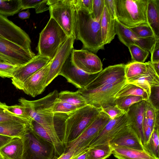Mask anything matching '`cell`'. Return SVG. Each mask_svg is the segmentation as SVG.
I'll list each match as a JSON object with an SVG mask.
<instances>
[{"label": "cell", "instance_id": "6da1fadb", "mask_svg": "<svg viewBox=\"0 0 159 159\" xmlns=\"http://www.w3.org/2000/svg\"><path fill=\"white\" fill-rule=\"evenodd\" d=\"M76 39L83 44V49L96 54L104 49L100 26V20H95L83 8L75 6Z\"/></svg>", "mask_w": 159, "mask_h": 159}, {"label": "cell", "instance_id": "7a4b0ae2", "mask_svg": "<svg viewBox=\"0 0 159 159\" xmlns=\"http://www.w3.org/2000/svg\"><path fill=\"white\" fill-rule=\"evenodd\" d=\"M58 95V91L55 90L36 100L29 101L21 98L18 101L19 104L25 107L32 120L43 126H53L66 121L69 115L52 112L53 105Z\"/></svg>", "mask_w": 159, "mask_h": 159}, {"label": "cell", "instance_id": "3957f363", "mask_svg": "<svg viewBox=\"0 0 159 159\" xmlns=\"http://www.w3.org/2000/svg\"><path fill=\"white\" fill-rule=\"evenodd\" d=\"M114 1L116 19L123 25L131 28L148 25L147 18L148 0Z\"/></svg>", "mask_w": 159, "mask_h": 159}, {"label": "cell", "instance_id": "277c9868", "mask_svg": "<svg viewBox=\"0 0 159 159\" xmlns=\"http://www.w3.org/2000/svg\"><path fill=\"white\" fill-rule=\"evenodd\" d=\"M101 111L89 105L70 114L65 122L62 142L64 146L77 138L93 122Z\"/></svg>", "mask_w": 159, "mask_h": 159}, {"label": "cell", "instance_id": "5b68a950", "mask_svg": "<svg viewBox=\"0 0 159 159\" xmlns=\"http://www.w3.org/2000/svg\"><path fill=\"white\" fill-rule=\"evenodd\" d=\"M68 37L55 20L50 17L39 34L38 54L52 60Z\"/></svg>", "mask_w": 159, "mask_h": 159}, {"label": "cell", "instance_id": "8992f818", "mask_svg": "<svg viewBox=\"0 0 159 159\" xmlns=\"http://www.w3.org/2000/svg\"><path fill=\"white\" fill-rule=\"evenodd\" d=\"M50 17L68 36L76 39V9L74 0H48Z\"/></svg>", "mask_w": 159, "mask_h": 159}, {"label": "cell", "instance_id": "52a82bcc", "mask_svg": "<svg viewBox=\"0 0 159 159\" xmlns=\"http://www.w3.org/2000/svg\"><path fill=\"white\" fill-rule=\"evenodd\" d=\"M21 138L23 145L22 159H54L55 157L53 144L37 135L30 126Z\"/></svg>", "mask_w": 159, "mask_h": 159}, {"label": "cell", "instance_id": "ba28073f", "mask_svg": "<svg viewBox=\"0 0 159 159\" xmlns=\"http://www.w3.org/2000/svg\"><path fill=\"white\" fill-rule=\"evenodd\" d=\"M127 83L126 80L93 89H79L77 91L84 97L88 105L101 108L116 104L115 95Z\"/></svg>", "mask_w": 159, "mask_h": 159}, {"label": "cell", "instance_id": "9c48e42d", "mask_svg": "<svg viewBox=\"0 0 159 159\" xmlns=\"http://www.w3.org/2000/svg\"><path fill=\"white\" fill-rule=\"evenodd\" d=\"M111 119L107 114L101 111L93 122L77 138L66 144L65 146L64 152L74 150L75 155H78L87 150L93 139Z\"/></svg>", "mask_w": 159, "mask_h": 159}, {"label": "cell", "instance_id": "30bf717a", "mask_svg": "<svg viewBox=\"0 0 159 159\" xmlns=\"http://www.w3.org/2000/svg\"><path fill=\"white\" fill-rule=\"evenodd\" d=\"M0 56L9 63L19 66L30 61L36 55L32 50L27 49L8 40L0 39Z\"/></svg>", "mask_w": 159, "mask_h": 159}, {"label": "cell", "instance_id": "8fae6325", "mask_svg": "<svg viewBox=\"0 0 159 159\" xmlns=\"http://www.w3.org/2000/svg\"><path fill=\"white\" fill-rule=\"evenodd\" d=\"M0 39L8 40L31 50V40L29 35L7 17L0 15Z\"/></svg>", "mask_w": 159, "mask_h": 159}, {"label": "cell", "instance_id": "7c38bea8", "mask_svg": "<svg viewBox=\"0 0 159 159\" xmlns=\"http://www.w3.org/2000/svg\"><path fill=\"white\" fill-rule=\"evenodd\" d=\"M51 60L48 57L38 54L28 62L17 67L11 78L12 84L16 89L22 90L26 80L48 64Z\"/></svg>", "mask_w": 159, "mask_h": 159}, {"label": "cell", "instance_id": "4fadbf2b", "mask_svg": "<svg viewBox=\"0 0 159 159\" xmlns=\"http://www.w3.org/2000/svg\"><path fill=\"white\" fill-rule=\"evenodd\" d=\"M72 61L75 66L90 74L98 73L102 70L100 59L95 54L84 49L74 48L71 53Z\"/></svg>", "mask_w": 159, "mask_h": 159}, {"label": "cell", "instance_id": "5bb4252c", "mask_svg": "<svg viewBox=\"0 0 159 159\" xmlns=\"http://www.w3.org/2000/svg\"><path fill=\"white\" fill-rule=\"evenodd\" d=\"M129 124L127 113L114 119H111L93 139L89 148L99 145L109 144L118 133Z\"/></svg>", "mask_w": 159, "mask_h": 159}, {"label": "cell", "instance_id": "9a60e30c", "mask_svg": "<svg viewBox=\"0 0 159 159\" xmlns=\"http://www.w3.org/2000/svg\"><path fill=\"white\" fill-rule=\"evenodd\" d=\"M125 64H120L109 66L99 72L85 88V89H95L105 85L126 80Z\"/></svg>", "mask_w": 159, "mask_h": 159}, {"label": "cell", "instance_id": "2e32d148", "mask_svg": "<svg viewBox=\"0 0 159 159\" xmlns=\"http://www.w3.org/2000/svg\"><path fill=\"white\" fill-rule=\"evenodd\" d=\"M98 73H88L77 68L72 61L70 53L63 64L59 75L65 77L68 82L79 89L85 88Z\"/></svg>", "mask_w": 159, "mask_h": 159}, {"label": "cell", "instance_id": "e0dca14e", "mask_svg": "<svg viewBox=\"0 0 159 159\" xmlns=\"http://www.w3.org/2000/svg\"><path fill=\"white\" fill-rule=\"evenodd\" d=\"M116 34L120 41L127 47L135 44L150 52L159 37L144 38L139 37L130 28L126 27L115 19Z\"/></svg>", "mask_w": 159, "mask_h": 159}, {"label": "cell", "instance_id": "ac0fdd59", "mask_svg": "<svg viewBox=\"0 0 159 159\" xmlns=\"http://www.w3.org/2000/svg\"><path fill=\"white\" fill-rule=\"evenodd\" d=\"M75 40L73 36L68 37L51 60L45 82L46 87L59 75L63 64L74 48Z\"/></svg>", "mask_w": 159, "mask_h": 159}, {"label": "cell", "instance_id": "d6986e66", "mask_svg": "<svg viewBox=\"0 0 159 159\" xmlns=\"http://www.w3.org/2000/svg\"><path fill=\"white\" fill-rule=\"evenodd\" d=\"M109 144L112 148L122 147L145 150L140 139L130 124L123 129Z\"/></svg>", "mask_w": 159, "mask_h": 159}, {"label": "cell", "instance_id": "ffe728a7", "mask_svg": "<svg viewBox=\"0 0 159 159\" xmlns=\"http://www.w3.org/2000/svg\"><path fill=\"white\" fill-rule=\"evenodd\" d=\"M50 64V62L26 80L22 90L25 94L35 97L43 92Z\"/></svg>", "mask_w": 159, "mask_h": 159}, {"label": "cell", "instance_id": "44dd1931", "mask_svg": "<svg viewBox=\"0 0 159 159\" xmlns=\"http://www.w3.org/2000/svg\"><path fill=\"white\" fill-rule=\"evenodd\" d=\"M146 100H143L131 106L127 112L130 125L140 139L143 145L145 139L143 128Z\"/></svg>", "mask_w": 159, "mask_h": 159}, {"label": "cell", "instance_id": "7402d4cb", "mask_svg": "<svg viewBox=\"0 0 159 159\" xmlns=\"http://www.w3.org/2000/svg\"><path fill=\"white\" fill-rule=\"evenodd\" d=\"M128 83L135 84L145 91L149 97L151 88L159 87V75L156 72L150 61L147 62L145 72L135 78L127 80Z\"/></svg>", "mask_w": 159, "mask_h": 159}, {"label": "cell", "instance_id": "603a6c76", "mask_svg": "<svg viewBox=\"0 0 159 159\" xmlns=\"http://www.w3.org/2000/svg\"><path fill=\"white\" fill-rule=\"evenodd\" d=\"M102 41L105 45L110 43L116 35L115 19L110 15L105 6L100 20Z\"/></svg>", "mask_w": 159, "mask_h": 159}, {"label": "cell", "instance_id": "cb8c5ba5", "mask_svg": "<svg viewBox=\"0 0 159 159\" xmlns=\"http://www.w3.org/2000/svg\"><path fill=\"white\" fill-rule=\"evenodd\" d=\"M23 151L22 138L14 137L0 149V153L5 159H22Z\"/></svg>", "mask_w": 159, "mask_h": 159}, {"label": "cell", "instance_id": "d4e9b609", "mask_svg": "<svg viewBox=\"0 0 159 159\" xmlns=\"http://www.w3.org/2000/svg\"><path fill=\"white\" fill-rule=\"evenodd\" d=\"M30 126L15 121L0 122V135L21 138Z\"/></svg>", "mask_w": 159, "mask_h": 159}, {"label": "cell", "instance_id": "484cf974", "mask_svg": "<svg viewBox=\"0 0 159 159\" xmlns=\"http://www.w3.org/2000/svg\"><path fill=\"white\" fill-rule=\"evenodd\" d=\"M112 149V154L117 159H156L145 150L122 147Z\"/></svg>", "mask_w": 159, "mask_h": 159}, {"label": "cell", "instance_id": "4316f807", "mask_svg": "<svg viewBox=\"0 0 159 159\" xmlns=\"http://www.w3.org/2000/svg\"><path fill=\"white\" fill-rule=\"evenodd\" d=\"M147 18L148 25L159 37V0H148Z\"/></svg>", "mask_w": 159, "mask_h": 159}, {"label": "cell", "instance_id": "83f0119b", "mask_svg": "<svg viewBox=\"0 0 159 159\" xmlns=\"http://www.w3.org/2000/svg\"><path fill=\"white\" fill-rule=\"evenodd\" d=\"M58 99L80 108L88 105L84 97L77 92L63 91L58 93Z\"/></svg>", "mask_w": 159, "mask_h": 159}, {"label": "cell", "instance_id": "f1b7e54d", "mask_svg": "<svg viewBox=\"0 0 159 159\" xmlns=\"http://www.w3.org/2000/svg\"><path fill=\"white\" fill-rule=\"evenodd\" d=\"M112 151L109 144L90 148L87 151V159H106L111 155Z\"/></svg>", "mask_w": 159, "mask_h": 159}, {"label": "cell", "instance_id": "f546056e", "mask_svg": "<svg viewBox=\"0 0 159 159\" xmlns=\"http://www.w3.org/2000/svg\"><path fill=\"white\" fill-rule=\"evenodd\" d=\"M128 96H141L146 101L149 99L148 94L143 89L135 84L128 83L118 92L115 98L117 99Z\"/></svg>", "mask_w": 159, "mask_h": 159}, {"label": "cell", "instance_id": "4dcf8cb0", "mask_svg": "<svg viewBox=\"0 0 159 159\" xmlns=\"http://www.w3.org/2000/svg\"><path fill=\"white\" fill-rule=\"evenodd\" d=\"M21 9V0H0V15L7 18L18 13Z\"/></svg>", "mask_w": 159, "mask_h": 159}, {"label": "cell", "instance_id": "1f68e13d", "mask_svg": "<svg viewBox=\"0 0 159 159\" xmlns=\"http://www.w3.org/2000/svg\"><path fill=\"white\" fill-rule=\"evenodd\" d=\"M159 110L148 100L146 101L144 116L148 125L152 130L154 129H159Z\"/></svg>", "mask_w": 159, "mask_h": 159}, {"label": "cell", "instance_id": "d6a6232c", "mask_svg": "<svg viewBox=\"0 0 159 159\" xmlns=\"http://www.w3.org/2000/svg\"><path fill=\"white\" fill-rule=\"evenodd\" d=\"M147 62L132 61L125 65V75L127 80L131 79L143 74L147 70Z\"/></svg>", "mask_w": 159, "mask_h": 159}, {"label": "cell", "instance_id": "836d02e7", "mask_svg": "<svg viewBox=\"0 0 159 159\" xmlns=\"http://www.w3.org/2000/svg\"><path fill=\"white\" fill-rule=\"evenodd\" d=\"M144 150L156 159H159V129H154Z\"/></svg>", "mask_w": 159, "mask_h": 159}, {"label": "cell", "instance_id": "e575fe53", "mask_svg": "<svg viewBox=\"0 0 159 159\" xmlns=\"http://www.w3.org/2000/svg\"><path fill=\"white\" fill-rule=\"evenodd\" d=\"M143 100L144 99L141 96H128L116 99L115 103L120 108L127 113L133 105Z\"/></svg>", "mask_w": 159, "mask_h": 159}, {"label": "cell", "instance_id": "d590c367", "mask_svg": "<svg viewBox=\"0 0 159 159\" xmlns=\"http://www.w3.org/2000/svg\"><path fill=\"white\" fill-rule=\"evenodd\" d=\"M0 105L11 114L27 120L30 122L32 120L30 117L25 107L21 104L8 106L5 103H2L0 101Z\"/></svg>", "mask_w": 159, "mask_h": 159}, {"label": "cell", "instance_id": "8d00e7d4", "mask_svg": "<svg viewBox=\"0 0 159 159\" xmlns=\"http://www.w3.org/2000/svg\"><path fill=\"white\" fill-rule=\"evenodd\" d=\"M79 108L75 106L62 102L58 98L54 103L52 112L54 113H64L69 115Z\"/></svg>", "mask_w": 159, "mask_h": 159}, {"label": "cell", "instance_id": "74e56055", "mask_svg": "<svg viewBox=\"0 0 159 159\" xmlns=\"http://www.w3.org/2000/svg\"><path fill=\"white\" fill-rule=\"evenodd\" d=\"M128 48L132 61L144 63L148 56L149 52L135 44H131Z\"/></svg>", "mask_w": 159, "mask_h": 159}, {"label": "cell", "instance_id": "f35d334b", "mask_svg": "<svg viewBox=\"0 0 159 159\" xmlns=\"http://www.w3.org/2000/svg\"><path fill=\"white\" fill-rule=\"evenodd\" d=\"M7 121L17 122L29 125L31 122L11 114L0 105V122Z\"/></svg>", "mask_w": 159, "mask_h": 159}, {"label": "cell", "instance_id": "ab89813d", "mask_svg": "<svg viewBox=\"0 0 159 159\" xmlns=\"http://www.w3.org/2000/svg\"><path fill=\"white\" fill-rule=\"evenodd\" d=\"M130 29L140 37H158L155 35L152 29L148 24L142 25Z\"/></svg>", "mask_w": 159, "mask_h": 159}, {"label": "cell", "instance_id": "60d3db41", "mask_svg": "<svg viewBox=\"0 0 159 159\" xmlns=\"http://www.w3.org/2000/svg\"><path fill=\"white\" fill-rule=\"evenodd\" d=\"M18 66L8 62L0 61V76L3 78H12Z\"/></svg>", "mask_w": 159, "mask_h": 159}, {"label": "cell", "instance_id": "b9f144b4", "mask_svg": "<svg viewBox=\"0 0 159 159\" xmlns=\"http://www.w3.org/2000/svg\"><path fill=\"white\" fill-rule=\"evenodd\" d=\"M104 7V0H93L92 12L90 14L92 18L100 20Z\"/></svg>", "mask_w": 159, "mask_h": 159}, {"label": "cell", "instance_id": "7bdbcfd3", "mask_svg": "<svg viewBox=\"0 0 159 159\" xmlns=\"http://www.w3.org/2000/svg\"><path fill=\"white\" fill-rule=\"evenodd\" d=\"M101 111L107 114L111 119H114L126 113L116 104L101 108Z\"/></svg>", "mask_w": 159, "mask_h": 159}, {"label": "cell", "instance_id": "ee69618b", "mask_svg": "<svg viewBox=\"0 0 159 159\" xmlns=\"http://www.w3.org/2000/svg\"><path fill=\"white\" fill-rule=\"evenodd\" d=\"M159 87L151 88V93L148 100L153 106L159 110Z\"/></svg>", "mask_w": 159, "mask_h": 159}, {"label": "cell", "instance_id": "f6af8a7d", "mask_svg": "<svg viewBox=\"0 0 159 159\" xmlns=\"http://www.w3.org/2000/svg\"><path fill=\"white\" fill-rule=\"evenodd\" d=\"M43 1V0H21V10L30 8H34L35 9Z\"/></svg>", "mask_w": 159, "mask_h": 159}, {"label": "cell", "instance_id": "bcb514c9", "mask_svg": "<svg viewBox=\"0 0 159 159\" xmlns=\"http://www.w3.org/2000/svg\"><path fill=\"white\" fill-rule=\"evenodd\" d=\"M93 0H74L75 6L81 7L91 14L92 12Z\"/></svg>", "mask_w": 159, "mask_h": 159}, {"label": "cell", "instance_id": "7dc6e473", "mask_svg": "<svg viewBox=\"0 0 159 159\" xmlns=\"http://www.w3.org/2000/svg\"><path fill=\"white\" fill-rule=\"evenodd\" d=\"M150 53V61L152 63L159 61V39L156 41Z\"/></svg>", "mask_w": 159, "mask_h": 159}, {"label": "cell", "instance_id": "c3c4849f", "mask_svg": "<svg viewBox=\"0 0 159 159\" xmlns=\"http://www.w3.org/2000/svg\"><path fill=\"white\" fill-rule=\"evenodd\" d=\"M105 6L107 9L111 16L116 19L115 7L114 0H104Z\"/></svg>", "mask_w": 159, "mask_h": 159}, {"label": "cell", "instance_id": "681fc988", "mask_svg": "<svg viewBox=\"0 0 159 159\" xmlns=\"http://www.w3.org/2000/svg\"><path fill=\"white\" fill-rule=\"evenodd\" d=\"M47 2L48 0H43L38 7L35 9L36 13H42L49 10V7Z\"/></svg>", "mask_w": 159, "mask_h": 159}, {"label": "cell", "instance_id": "f907efd6", "mask_svg": "<svg viewBox=\"0 0 159 159\" xmlns=\"http://www.w3.org/2000/svg\"><path fill=\"white\" fill-rule=\"evenodd\" d=\"M75 153L74 150L67 151L62 153L58 157L54 159H72Z\"/></svg>", "mask_w": 159, "mask_h": 159}, {"label": "cell", "instance_id": "816d5d0a", "mask_svg": "<svg viewBox=\"0 0 159 159\" xmlns=\"http://www.w3.org/2000/svg\"><path fill=\"white\" fill-rule=\"evenodd\" d=\"M13 138L0 135V149Z\"/></svg>", "mask_w": 159, "mask_h": 159}, {"label": "cell", "instance_id": "f5cc1de1", "mask_svg": "<svg viewBox=\"0 0 159 159\" xmlns=\"http://www.w3.org/2000/svg\"><path fill=\"white\" fill-rule=\"evenodd\" d=\"M30 13L28 9L26 11H22L18 14L19 18L21 19L29 18L30 16Z\"/></svg>", "mask_w": 159, "mask_h": 159}, {"label": "cell", "instance_id": "db71d44e", "mask_svg": "<svg viewBox=\"0 0 159 159\" xmlns=\"http://www.w3.org/2000/svg\"><path fill=\"white\" fill-rule=\"evenodd\" d=\"M154 68L158 75L159 73V61L152 63Z\"/></svg>", "mask_w": 159, "mask_h": 159}, {"label": "cell", "instance_id": "11a10c76", "mask_svg": "<svg viewBox=\"0 0 159 159\" xmlns=\"http://www.w3.org/2000/svg\"><path fill=\"white\" fill-rule=\"evenodd\" d=\"M85 151L75 159H87V151Z\"/></svg>", "mask_w": 159, "mask_h": 159}, {"label": "cell", "instance_id": "9f6ffc18", "mask_svg": "<svg viewBox=\"0 0 159 159\" xmlns=\"http://www.w3.org/2000/svg\"><path fill=\"white\" fill-rule=\"evenodd\" d=\"M0 61H3L5 62H9L6 59L0 56Z\"/></svg>", "mask_w": 159, "mask_h": 159}, {"label": "cell", "instance_id": "6f0895ef", "mask_svg": "<svg viewBox=\"0 0 159 159\" xmlns=\"http://www.w3.org/2000/svg\"><path fill=\"white\" fill-rule=\"evenodd\" d=\"M0 159H5L3 156L0 153Z\"/></svg>", "mask_w": 159, "mask_h": 159}]
</instances>
